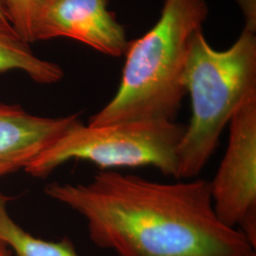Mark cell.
I'll use <instances>...</instances> for the list:
<instances>
[{"label":"cell","instance_id":"6da1fadb","mask_svg":"<svg viewBox=\"0 0 256 256\" xmlns=\"http://www.w3.org/2000/svg\"><path fill=\"white\" fill-rule=\"evenodd\" d=\"M45 194L86 221L92 242L118 256H256L218 218L210 182H160L104 170L88 183L54 182Z\"/></svg>","mask_w":256,"mask_h":256},{"label":"cell","instance_id":"7a4b0ae2","mask_svg":"<svg viewBox=\"0 0 256 256\" xmlns=\"http://www.w3.org/2000/svg\"><path fill=\"white\" fill-rule=\"evenodd\" d=\"M208 14L207 0H164L154 27L128 42L119 88L88 124L174 120L186 94L182 74L189 42Z\"/></svg>","mask_w":256,"mask_h":256},{"label":"cell","instance_id":"3957f363","mask_svg":"<svg viewBox=\"0 0 256 256\" xmlns=\"http://www.w3.org/2000/svg\"><path fill=\"white\" fill-rule=\"evenodd\" d=\"M202 30L190 39L183 70L192 114L176 153V180H192L202 173L234 113L256 92V26L246 25L226 50L212 48Z\"/></svg>","mask_w":256,"mask_h":256},{"label":"cell","instance_id":"277c9868","mask_svg":"<svg viewBox=\"0 0 256 256\" xmlns=\"http://www.w3.org/2000/svg\"><path fill=\"white\" fill-rule=\"evenodd\" d=\"M185 126L174 120H138L102 126L81 120L24 168L34 178H46L70 160L88 162L112 170L153 166L166 176L178 178V149Z\"/></svg>","mask_w":256,"mask_h":256},{"label":"cell","instance_id":"5b68a950","mask_svg":"<svg viewBox=\"0 0 256 256\" xmlns=\"http://www.w3.org/2000/svg\"><path fill=\"white\" fill-rule=\"evenodd\" d=\"M228 126V144L210 182V196L220 221L256 247V92L242 102Z\"/></svg>","mask_w":256,"mask_h":256},{"label":"cell","instance_id":"8992f818","mask_svg":"<svg viewBox=\"0 0 256 256\" xmlns=\"http://www.w3.org/2000/svg\"><path fill=\"white\" fill-rule=\"evenodd\" d=\"M110 0H36L32 43L66 37L113 57L126 54L124 27L108 9Z\"/></svg>","mask_w":256,"mask_h":256},{"label":"cell","instance_id":"52a82bcc","mask_svg":"<svg viewBox=\"0 0 256 256\" xmlns=\"http://www.w3.org/2000/svg\"><path fill=\"white\" fill-rule=\"evenodd\" d=\"M79 120L78 114L36 116L0 102V178L24 169Z\"/></svg>","mask_w":256,"mask_h":256},{"label":"cell","instance_id":"ba28073f","mask_svg":"<svg viewBox=\"0 0 256 256\" xmlns=\"http://www.w3.org/2000/svg\"><path fill=\"white\" fill-rule=\"evenodd\" d=\"M30 44L12 23L0 19V72L20 70L42 84L59 82L64 77L61 66L37 57Z\"/></svg>","mask_w":256,"mask_h":256},{"label":"cell","instance_id":"9c48e42d","mask_svg":"<svg viewBox=\"0 0 256 256\" xmlns=\"http://www.w3.org/2000/svg\"><path fill=\"white\" fill-rule=\"evenodd\" d=\"M8 198L0 192V241L18 256H80L72 243L46 241L30 234L10 218L7 210Z\"/></svg>","mask_w":256,"mask_h":256},{"label":"cell","instance_id":"30bf717a","mask_svg":"<svg viewBox=\"0 0 256 256\" xmlns=\"http://www.w3.org/2000/svg\"><path fill=\"white\" fill-rule=\"evenodd\" d=\"M12 26L28 43H32V18L36 0H6Z\"/></svg>","mask_w":256,"mask_h":256},{"label":"cell","instance_id":"8fae6325","mask_svg":"<svg viewBox=\"0 0 256 256\" xmlns=\"http://www.w3.org/2000/svg\"><path fill=\"white\" fill-rule=\"evenodd\" d=\"M0 19L4 20V21H8L10 23L9 10L7 7L6 0H0Z\"/></svg>","mask_w":256,"mask_h":256},{"label":"cell","instance_id":"7c38bea8","mask_svg":"<svg viewBox=\"0 0 256 256\" xmlns=\"http://www.w3.org/2000/svg\"><path fill=\"white\" fill-rule=\"evenodd\" d=\"M0 256H12L9 248L0 241Z\"/></svg>","mask_w":256,"mask_h":256}]
</instances>
